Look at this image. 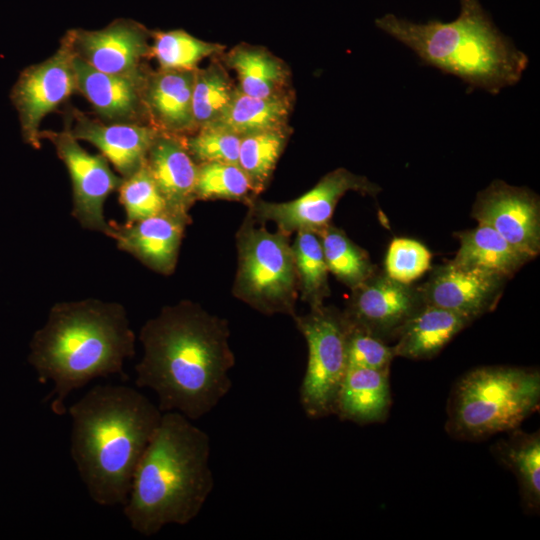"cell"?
<instances>
[{
    "instance_id": "cell-36",
    "label": "cell",
    "mask_w": 540,
    "mask_h": 540,
    "mask_svg": "<svg viewBox=\"0 0 540 540\" xmlns=\"http://www.w3.org/2000/svg\"><path fill=\"white\" fill-rule=\"evenodd\" d=\"M395 357L393 346L387 345L382 339L349 322L347 335L348 367L390 369Z\"/></svg>"
},
{
    "instance_id": "cell-26",
    "label": "cell",
    "mask_w": 540,
    "mask_h": 540,
    "mask_svg": "<svg viewBox=\"0 0 540 540\" xmlns=\"http://www.w3.org/2000/svg\"><path fill=\"white\" fill-rule=\"evenodd\" d=\"M491 446L494 457L511 470L519 484L521 501L529 513L540 508V433L518 428Z\"/></svg>"
},
{
    "instance_id": "cell-35",
    "label": "cell",
    "mask_w": 540,
    "mask_h": 540,
    "mask_svg": "<svg viewBox=\"0 0 540 540\" xmlns=\"http://www.w3.org/2000/svg\"><path fill=\"white\" fill-rule=\"evenodd\" d=\"M241 137L230 132L203 127L184 136L186 148L197 164L222 162L238 165Z\"/></svg>"
},
{
    "instance_id": "cell-22",
    "label": "cell",
    "mask_w": 540,
    "mask_h": 540,
    "mask_svg": "<svg viewBox=\"0 0 540 540\" xmlns=\"http://www.w3.org/2000/svg\"><path fill=\"white\" fill-rule=\"evenodd\" d=\"M472 321L460 313L424 304L399 332L393 345L395 355L412 360L433 358Z\"/></svg>"
},
{
    "instance_id": "cell-6",
    "label": "cell",
    "mask_w": 540,
    "mask_h": 540,
    "mask_svg": "<svg viewBox=\"0 0 540 540\" xmlns=\"http://www.w3.org/2000/svg\"><path fill=\"white\" fill-rule=\"evenodd\" d=\"M539 405L538 369L478 367L453 385L447 403L445 429L458 440L485 439L519 428Z\"/></svg>"
},
{
    "instance_id": "cell-15",
    "label": "cell",
    "mask_w": 540,
    "mask_h": 540,
    "mask_svg": "<svg viewBox=\"0 0 540 540\" xmlns=\"http://www.w3.org/2000/svg\"><path fill=\"white\" fill-rule=\"evenodd\" d=\"M506 280L497 274L449 261L433 268L419 288L425 304L475 320L496 307Z\"/></svg>"
},
{
    "instance_id": "cell-23",
    "label": "cell",
    "mask_w": 540,
    "mask_h": 540,
    "mask_svg": "<svg viewBox=\"0 0 540 540\" xmlns=\"http://www.w3.org/2000/svg\"><path fill=\"white\" fill-rule=\"evenodd\" d=\"M224 62L235 71L237 87L246 95L271 98L292 93L287 64L264 47L239 44L225 54Z\"/></svg>"
},
{
    "instance_id": "cell-29",
    "label": "cell",
    "mask_w": 540,
    "mask_h": 540,
    "mask_svg": "<svg viewBox=\"0 0 540 540\" xmlns=\"http://www.w3.org/2000/svg\"><path fill=\"white\" fill-rule=\"evenodd\" d=\"M292 250L301 300L310 309L324 305V300L330 295L329 270L318 234L312 231L296 232Z\"/></svg>"
},
{
    "instance_id": "cell-9",
    "label": "cell",
    "mask_w": 540,
    "mask_h": 540,
    "mask_svg": "<svg viewBox=\"0 0 540 540\" xmlns=\"http://www.w3.org/2000/svg\"><path fill=\"white\" fill-rule=\"evenodd\" d=\"M349 191L375 197L381 187L341 167L324 175L314 187L293 200L269 202L256 197L247 206L258 222H274L277 230L288 235L298 231L318 233L331 223L337 203Z\"/></svg>"
},
{
    "instance_id": "cell-25",
    "label": "cell",
    "mask_w": 540,
    "mask_h": 540,
    "mask_svg": "<svg viewBox=\"0 0 540 540\" xmlns=\"http://www.w3.org/2000/svg\"><path fill=\"white\" fill-rule=\"evenodd\" d=\"M293 100L292 93L257 98L244 94L237 87L223 114L206 127L224 130L239 137L282 128L288 126Z\"/></svg>"
},
{
    "instance_id": "cell-34",
    "label": "cell",
    "mask_w": 540,
    "mask_h": 540,
    "mask_svg": "<svg viewBox=\"0 0 540 540\" xmlns=\"http://www.w3.org/2000/svg\"><path fill=\"white\" fill-rule=\"evenodd\" d=\"M432 254L421 242L396 237L385 257V273L401 283L411 284L431 268Z\"/></svg>"
},
{
    "instance_id": "cell-20",
    "label": "cell",
    "mask_w": 540,
    "mask_h": 540,
    "mask_svg": "<svg viewBox=\"0 0 540 540\" xmlns=\"http://www.w3.org/2000/svg\"><path fill=\"white\" fill-rule=\"evenodd\" d=\"M195 70L148 73L144 103L149 123L158 131L187 136L197 130L192 111Z\"/></svg>"
},
{
    "instance_id": "cell-24",
    "label": "cell",
    "mask_w": 540,
    "mask_h": 540,
    "mask_svg": "<svg viewBox=\"0 0 540 540\" xmlns=\"http://www.w3.org/2000/svg\"><path fill=\"white\" fill-rule=\"evenodd\" d=\"M459 249L453 261L456 264L511 278L531 259L516 249L489 226L476 227L454 233Z\"/></svg>"
},
{
    "instance_id": "cell-31",
    "label": "cell",
    "mask_w": 540,
    "mask_h": 540,
    "mask_svg": "<svg viewBox=\"0 0 540 540\" xmlns=\"http://www.w3.org/2000/svg\"><path fill=\"white\" fill-rule=\"evenodd\" d=\"M236 88L225 67L218 61L195 70L192 111L197 130L212 124L223 114Z\"/></svg>"
},
{
    "instance_id": "cell-11",
    "label": "cell",
    "mask_w": 540,
    "mask_h": 540,
    "mask_svg": "<svg viewBox=\"0 0 540 540\" xmlns=\"http://www.w3.org/2000/svg\"><path fill=\"white\" fill-rule=\"evenodd\" d=\"M150 38L144 25L120 18L99 30H68L62 40L73 55L98 71L139 76L148 72L143 61L150 57Z\"/></svg>"
},
{
    "instance_id": "cell-10",
    "label": "cell",
    "mask_w": 540,
    "mask_h": 540,
    "mask_svg": "<svg viewBox=\"0 0 540 540\" xmlns=\"http://www.w3.org/2000/svg\"><path fill=\"white\" fill-rule=\"evenodd\" d=\"M48 139L55 147L59 159L65 164L72 182L73 217L87 230L98 231L112 238L114 228L104 216V203L117 191L122 177L111 169L101 154L87 152L68 128L40 131V139Z\"/></svg>"
},
{
    "instance_id": "cell-7",
    "label": "cell",
    "mask_w": 540,
    "mask_h": 540,
    "mask_svg": "<svg viewBox=\"0 0 540 540\" xmlns=\"http://www.w3.org/2000/svg\"><path fill=\"white\" fill-rule=\"evenodd\" d=\"M247 214L236 233L237 271L233 295L265 315H296L299 295L290 235L270 232Z\"/></svg>"
},
{
    "instance_id": "cell-12",
    "label": "cell",
    "mask_w": 540,
    "mask_h": 540,
    "mask_svg": "<svg viewBox=\"0 0 540 540\" xmlns=\"http://www.w3.org/2000/svg\"><path fill=\"white\" fill-rule=\"evenodd\" d=\"M73 54L61 40L57 51L46 60L28 67L20 76L13 100L19 112L25 141L40 148V124L77 91Z\"/></svg>"
},
{
    "instance_id": "cell-21",
    "label": "cell",
    "mask_w": 540,
    "mask_h": 540,
    "mask_svg": "<svg viewBox=\"0 0 540 540\" xmlns=\"http://www.w3.org/2000/svg\"><path fill=\"white\" fill-rule=\"evenodd\" d=\"M392 399L389 369L349 366L339 388L334 414L359 425L386 420Z\"/></svg>"
},
{
    "instance_id": "cell-1",
    "label": "cell",
    "mask_w": 540,
    "mask_h": 540,
    "mask_svg": "<svg viewBox=\"0 0 540 540\" xmlns=\"http://www.w3.org/2000/svg\"><path fill=\"white\" fill-rule=\"evenodd\" d=\"M226 319L190 300L163 307L140 329L135 384L151 389L162 412L190 420L210 413L232 387L235 365Z\"/></svg>"
},
{
    "instance_id": "cell-33",
    "label": "cell",
    "mask_w": 540,
    "mask_h": 540,
    "mask_svg": "<svg viewBox=\"0 0 540 540\" xmlns=\"http://www.w3.org/2000/svg\"><path fill=\"white\" fill-rule=\"evenodd\" d=\"M119 201L126 214L125 223H133L164 212H170L146 165L132 175L123 178Z\"/></svg>"
},
{
    "instance_id": "cell-18",
    "label": "cell",
    "mask_w": 540,
    "mask_h": 540,
    "mask_svg": "<svg viewBox=\"0 0 540 540\" xmlns=\"http://www.w3.org/2000/svg\"><path fill=\"white\" fill-rule=\"evenodd\" d=\"M191 218L164 212L133 223L113 225L117 247L162 275L174 272Z\"/></svg>"
},
{
    "instance_id": "cell-17",
    "label": "cell",
    "mask_w": 540,
    "mask_h": 540,
    "mask_svg": "<svg viewBox=\"0 0 540 540\" xmlns=\"http://www.w3.org/2000/svg\"><path fill=\"white\" fill-rule=\"evenodd\" d=\"M72 63L77 91L89 101L102 121L150 124L144 103L149 72L139 76L108 74L94 69L75 55Z\"/></svg>"
},
{
    "instance_id": "cell-5",
    "label": "cell",
    "mask_w": 540,
    "mask_h": 540,
    "mask_svg": "<svg viewBox=\"0 0 540 540\" xmlns=\"http://www.w3.org/2000/svg\"><path fill=\"white\" fill-rule=\"evenodd\" d=\"M375 24L424 64L494 95L518 83L529 63L528 56L495 26L479 0H460V13L451 22L415 23L389 13Z\"/></svg>"
},
{
    "instance_id": "cell-32",
    "label": "cell",
    "mask_w": 540,
    "mask_h": 540,
    "mask_svg": "<svg viewBox=\"0 0 540 540\" xmlns=\"http://www.w3.org/2000/svg\"><path fill=\"white\" fill-rule=\"evenodd\" d=\"M195 193L197 200L220 199L245 205L257 197L240 166L222 162L198 164Z\"/></svg>"
},
{
    "instance_id": "cell-14",
    "label": "cell",
    "mask_w": 540,
    "mask_h": 540,
    "mask_svg": "<svg viewBox=\"0 0 540 540\" xmlns=\"http://www.w3.org/2000/svg\"><path fill=\"white\" fill-rule=\"evenodd\" d=\"M471 216L497 231L516 249L534 259L540 252V201L526 187L492 181L478 192Z\"/></svg>"
},
{
    "instance_id": "cell-16",
    "label": "cell",
    "mask_w": 540,
    "mask_h": 540,
    "mask_svg": "<svg viewBox=\"0 0 540 540\" xmlns=\"http://www.w3.org/2000/svg\"><path fill=\"white\" fill-rule=\"evenodd\" d=\"M71 135L94 145L118 175L126 178L144 166L148 151L159 134L146 123H108L73 109L66 124Z\"/></svg>"
},
{
    "instance_id": "cell-30",
    "label": "cell",
    "mask_w": 540,
    "mask_h": 540,
    "mask_svg": "<svg viewBox=\"0 0 540 540\" xmlns=\"http://www.w3.org/2000/svg\"><path fill=\"white\" fill-rule=\"evenodd\" d=\"M150 57L160 70L191 71L207 57L222 54L225 46L203 41L182 29L151 32Z\"/></svg>"
},
{
    "instance_id": "cell-27",
    "label": "cell",
    "mask_w": 540,
    "mask_h": 540,
    "mask_svg": "<svg viewBox=\"0 0 540 540\" xmlns=\"http://www.w3.org/2000/svg\"><path fill=\"white\" fill-rule=\"evenodd\" d=\"M317 234L329 272L350 289L359 286L377 271L367 251L354 243L344 230L330 223Z\"/></svg>"
},
{
    "instance_id": "cell-3",
    "label": "cell",
    "mask_w": 540,
    "mask_h": 540,
    "mask_svg": "<svg viewBox=\"0 0 540 540\" xmlns=\"http://www.w3.org/2000/svg\"><path fill=\"white\" fill-rule=\"evenodd\" d=\"M67 411L70 454L90 498L101 506L124 505L163 412L136 389L113 384L94 386Z\"/></svg>"
},
{
    "instance_id": "cell-2",
    "label": "cell",
    "mask_w": 540,
    "mask_h": 540,
    "mask_svg": "<svg viewBox=\"0 0 540 540\" xmlns=\"http://www.w3.org/2000/svg\"><path fill=\"white\" fill-rule=\"evenodd\" d=\"M135 333L123 305L98 299L58 302L29 344L28 363L40 383L53 382L43 399L63 416L69 394L99 377L127 380L125 360L135 355Z\"/></svg>"
},
{
    "instance_id": "cell-13",
    "label": "cell",
    "mask_w": 540,
    "mask_h": 540,
    "mask_svg": "<svg viewBox=\"0 0 540 540\" xmlns=\"http://www.w3.org/2000/svg\"><path fill=\"white\" fill-rule=\"evenodd\" d=\"M349 322L387 342L396 339L405 323L425 304L419 286L401 283L376 271L351 289Z\"/></svg>"
},
{
    "instance_id": "cell-4",
    "label": "cell",
    "mask_w": 540,
    "mask_h": 540,
    "mask_svg": "<svg viewBox=\"0 0 540 540\" xmlns=\"http://www.w3.org/2000/svg\"><path fill=\"white\" fill-rule=\"evenodd\" d=\"M206 431L179 412H163L133 474L123 513L132 530L151 537L186 525L214 489Z\"/></svg>"
},
{
    "instance_id": "cell-28",
    "label": "cell",
    "mask_w": 540,
    "mask_h": 540,
    "mask_svg": "<svg viewBox=\"0 0 540 540\" xmlns=\"http://www.w3.org/2000/svg\"><path fill=\"white\" fill-rule=\"evenodd\" d=\"M290 134L291 129L285 126L241 137L238 165L257 196L269 184Z\"/></svg>"
},
{
    "instance_id": "cell-8",
    "label": "cell",
    "mask_w": 540,
    "mask_h": 540,
    "mask_svg": "<svg viewBox=\"0 0 540 540\" xmlns=\"http://www.w3.org/2000/svg\"><path fill=\"white\" fill-rule=\"evenodd\" d=\"M306 340L308 359L299 390L302 410L310 419L334 414L335 402L348 369L349 321L343 311L322 305L293 317Z\"/></svg>"
},
{
    "instance_id": "cell-19",
    "label": "cell",
    "mask_w": 540,
    "mask_h": 540,
    "mask_svg": "<svg viewBox=\"0 0 540 540\" xmlns=\"http://www.w3.org/2000/svg\"><path fill=\"white\" fill-rule=\"evenodd\" d=\"M145 165L163 195L171 213L191 218L196 199L198 164L188 152L184 136L159 132Z\"/></svg>"
}]
</instances>
